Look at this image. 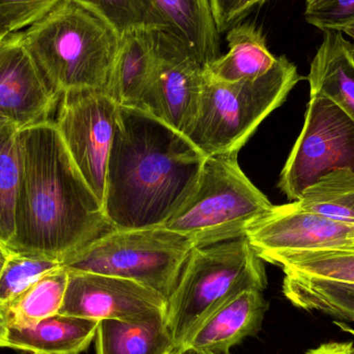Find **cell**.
Returning a JSON list of instances; mask_svg holds the SVG:
<instances>
[{
	"label": "cell",
	"mask_w": 354,
	"mask_h": 354,
	"mask_svg": "<svg viewBox=\"0 0 354 354\" xmlns=\"http://www.w3.org/2000/svg\"><path fill=\"white\" fill-rule=\"evenodd\" d=\"M155 73L139 109L185 135L197 114L205 68L170 29H153Z\"/></svg>",
	"instance_id": "obj_10"
},
{
	"label": "cell",
	"mask_w": 354,
	"mask_h": 354,
	"mask_svg": "<svg viewBox=\"0 0 354 354\" xmlns=\"http://www.w3.org/2000/svg\"><path fill=\"white\" fill-rule=\"evenodd\" d=\"M12 252V250L8 245H4V243L0 241V274H1L2 270H3L4 266H6Z\"/></svg>",
	"instance_id": "obj_34"
},
{
	"label": "cell",
	"mask_w": 354,
	"mask_h": 354,
	"mask_svg": "<svg viewBox=\"0 0 354 354\" xmlns=\"http://www.w3.org/2000/svg\"><path fill=\"white\" fill-rule=\"evenodd\" d=\"M62 0H0V29L18 32L41 20Z\"/></svg>",
	"instance_id": "obj_29"
},
{
	"label": "cell",
	"mask_w": 354,
	"mask_h": 354,
	"mask_svg": "<svg viewBox=\"0 0 354 354\" xmlns=\"http://www.w3.org/2000/svg\"><path fill=\"white\" fill-rule=\"evenodd\" d=\"M268 286L263 260L247 236L196 245L166 304L165 324L177 351L221 307L243 291Z\"/></svg>",
	"instance_id": "obj_4"
},
{
	"label": "cell",
	"mask_w": 354,
	"mask_h": 354,
	"mask_svg": "<svg viewBox=\"0 0 354 354\" xmlns=\"http://www.w3.org/2000/svg\"><path fill=\"white\" fill-rule=\"evenodd\" d=\"M317 1V0H307V6H309V4L314 3V2Z\"/></svg>",
	"instance_id": "obj_39"
},
{
	"label": "cell",
	"mask_w": 354,
	"mask_h": 354,
	"mask_svg": "<svg viewBox=\"0 0 354 354\" xmlns=\"http://www.w3.org/2000/svg\"><path fill=\"white\" fill-rule=\"evenodd\" d=\"M241 0H209L212 16L220 35L234 25V16Z\"/></svg>",
	"instance_id": "obj_30"
},
{
	"label": "cell",
	"mask_w": 354,
	"mask_h": 354,
	"mask_svg": "<svg viewBox=\"0 0 354 354\" xmlns=\"http://www.w3.org/2000/svg\"><path fill=\"white\" fill-rule=\"evenodd\" d=\"M349 53H351V58H353L354 62V43H351V45H349Z\"/></svg>",
	"instance_id": "obj_36"
},
{
	"label": "cell",
	"mask_w": 354,
	"mask_h": 354,
	"mask_svg": "<svg viewBox=\"0 0 354 354\" xmlns=\"http://www.w3.org/2000/svg\"><path fill=\"white\" fill-rule=\"evenodd\" d=\"M19 132L12 122L0 116V241L8 247L14 236L15 205L20 172Z\"/></svg>",
	"instance_id": "obj_25"
},
{
	"label": "cell",
	"mask_w": 354,
	"mask_h": 354,
	"mask_svg": "<svg viewBox=\"0 0 354 354\" xmlns=\"http://www.w3.org/2000/svg\"><path fill=\"white\" fill-rule=\"evenodd\" d=\"M305 354H313V353H312L311 349H309V351H308Z\"/></svg>",
	"instance_id": "obj_41"
},
{
	"label": "cell",
	"mask_w": 354,
	"mask_h": 354,
	"mask_svg": "<svg viewBox=\"0 0 354 354\" xmlns=\"http://www.w3.org/2000/svg\"><path fill=\"white\" fill-rule=\"evenodd\" d=\"M334 324L339 328V330H342V332L347 333V334L351 335V336H353L354 338V328H351L349 324H347V322L335 320Z\"/></svg>",
	"instance_id": "obj_35"
},
{
	"label": "cell",
	"mask_w": 354,
	"mask_h": 354,
	"mask_svg": "<svg viewBox=\"0 0 354 354\" xmlns=\"http://www.w3.org/2000/svg\"><path fill=\"white\" fill-rule=\"evenodd\" d=\"M301 79L286 56L254 80L218 82L205 75L197 114L185 136L206 157L237 155Z\"/></svg>",
	"instance_id": "obj_5"
},
{
	"label": "cell",
	"mask_w": 354,
	"mask_h": 354,
	"mask_svg": "<svg viewBox=\"0 0 354 354\" xmlns=\"http://www.w3.org/2000/svg\"><path fill=\"white\" fill-rule=\"evenodd\" d=\"M349 45L342 33L324 32L307 79L311 97L330 100L354 122V62Z\"/></svg>",
	"instance_id": "obj_17"
},
{
	"label": "cell",
	"mask_w": 354,
	"mask_h": 354,
	"mask_svg": "<svg viewBox=\"0 0 354 354\" xmlns=\"http://www.w3.org/2000/svg\"><path fill=\"white\" fill-rule=\"evenodd\" d=\"M59 101L27 50L23 32L6 35L0 41V116L25 130L54 122Z\"/></svg>",
	"instance_id": "obj_13"
},
{
	"label": "cell",
	"mask_w": 354,
	"mask_h": 354,
	"mask_svg": "<svg viewBox=\"0 0 354 354\" xmlns=\"http://www.w3.org/2000/svg\"><path fill=\"white\" fill-rule=\"evenodd\" d=\"M6 35H8V33L4 32V31H2L1 29H0V41H2V39H3Z\"/></svg>",
	"instance_id": "obj_38"
},
{
	"label": "cell",
	"mask_w": 354,
	"mask_h": 354,
	"mask_svg": "<svg viewBox=\"0 0 354 354\" xmlns=\"http://www.w3.org/2000/svg\"><path fill=\"white\" fill-rule=\"evenodd\" d=\"M157 52L153 29H137L120 37L105 93L120 106L139 109L155 73Z\"/></svg>",
	"instance_id": "obj_15"
},
{
	"label": "cell",
	"mask_w": 354,
	"mask_h": 354,
	"mask_svg": "<svg viewBox=\"0 0 354 354\" xmlns=\"http://www.w3.org/2000/svg\"><path fill=\"white\" fill-rule=\"evenodd\" d=\"M305 17L324 32H344L354 41V0H317L307 6Z\"/></svg>",
	"instance_id": "obj_28"
},
{
	"label": "cell",
	"mask_w": 354,
	"mask_h": 354,
	"mask_svg": "<svg viewBox=\"0 0 354 354\" xmlns=\"http://www.w3.org/2000/svg\"><path fill=\"white\" fill-rule=\"evenodd\" d=\"M341 169L354 170V122L334 102L313 95L279 189L288 200L297 201L320 177Z\"/></svg>",
	"instance_id": "obj_8"
},
{
	"label": "cell",
	"mask_w": 354,
	"mask_h": 354,
	"mask_svg": "<svg viewBox=\"0 0 354 354\" xmlns=\"http://www.w3.org/2000/svg\"><path fill=\"white\" fill-rule=\"evenodd\" d=\"M101 15L120 37L137 29H169L155 0H75Z\"/></svg>",
	"instance_id": "obj_26"
},
{
	"label": "cell",
	"mask_w": 354,
	"mask_h": 354,
	"mask_svg": "<svg viewBox=\"0 0 354 354\" xmlns=\"http://www.w3.org/2000/svg\"><path fill=\"white\" fill-rule=\"evenodd\" d=\"M62 266L59 260L12 252L0 274V301L10 305L44 274Z\"/></svg>",
	"instance_id": "obj_27"
},
{
	"label": "cell",
	"mask_w": 354,
	"mask_h": 354,
	"mask_svg": "<svg viewBox=\"0 0 354 354\" xmlns=\"http://www.w3.org/2000/svg\"><path fill=\"white\" fill-rule=\"evenodd\" d=\"M95 341L97 354H174L177 351L165 319L100 320Z\"/></svg>",
	"instance_id": "obj_20"
},
{
	"label": "cell",
	"mask_w": 354,
	"mask_h": 354,
	"mask_svg": "<svg viewBox=\"0 0 354 354\" xmlns=\"http://www.w3.org/2000/svg\"><path fill=\"white\" fill-rule=\"evenodd\" d=\"M23 39L60 97L78 89L105 91L120 45V33L107 20L75 0H62Z\"/></svg>",
	"instance_id": "obj_3"
},
{
	"label": "cell",
	"mask_w": 354,
	"mask_h": 354,
	"mask_svg": "<svg viewBox=\"0 0 354 354\" xmlns=\"http://www.w3.org/2000/svg\"><path fill=\"white\" fill-rule=\"evenodd\" d=\"M229 51L210 62L205 75L218 82L254 80L268 74L278 62L266 46L260 29L252 24H236L227 31Z\"/></svg>",
	"instance_id": "obj_18"
},
{
	"label": "cell",
	"mask_w": 354,
	"mask_h": 354,
	"mask_svg": "<svg viewBox=\"0 0 354 354\" xmlns=\"http://www.w3.org/2000/svg\"><path fill=\"white\" fill-rule=\"evenodd\" d=\"M10 326L12 324L8 306L0 301V348H6L8 346Z\"/></svg>",
	"instance_id": "obj_32"
},
{
	"label": "cell",
	"mask_w": 354,
	"mask_h": 354,
	"mask_svg": "<svg viewBox=\"0 0 354 354\" xmlns=\"http://www.w3.org/2000/svg\"><path fill=\"white\" fill-rule=\"evenodd\" d=\"M268 0H241L234 16V25L239 24L245 16L258 6H262ZM233 25V26H234Z\"/></svg>",
	"instance_id": "obj_33"
},
{
	"label": "cell",
	"mask_w": 354,
	"mask_h": 354,
	"mask_svg": "<svg viewBox=\"0 0 354 354\" xmlns=\"http://www.w3.org/2000/svg\"><path fill=\"white\" fill-rule=\"evenodd\" d=\"M120 105L100 89L64 93L54 120L79 172L103 203Z\"/></svg>",
	"instance_id": "obj_9"
},
{
	"label": "cell",
	"mask_w": 354,
	"mask_h": 354,
	"mask_svg": "<svg viewBox=\"0 0 354 354\" xmlns=\"http://www.w3.org/2000/svg\"><path fill=\"white\" fill-rule=\"evenodd\" d=\"M99 320L55 314L29 326H10L6 348L22 354H80L95 340Z\"/></svg>",
	"instance_id": "obj_16"
},
{
	"label": "cell",
	"mask_w": 354,
	"mask_h": 354,
	"mask_svg": "<svg viewBox=\"0 0 354 354\" xmlns=\"http://www.w3.org/2000/svg\"><path fill=\"white\" fill-rule=\"evenodd\" d=\"M260 258L272 254L354 249V225L301 209L295 201L272 205L245 230Z\"/></svg>",
	"instance_id": "obj_12"
},
{
	"label": "cell",
	"mask_w": 354,
	"mask_h": 354,
	"mask_svg": "<svg viewBox=\"0 0 354 354\" xmlns=\"http://www.w3.org/2000/svg\"><path fill=\"white\" fill-rule=\"evenodd\" d=\"M295 202L301 209L354 225V170H336L320 177Z\"/></svg>",
	"instance_id": "obj_22"
},
{
	"label": "cell",
	"mask_w": 354,
	"mask_h": 354,
	"mask_svg": "<svg viewBox=\"0 0 354 354\" xmlns=\"http://www.w3.org/2000/svg\"><path fill=\"white\" fill-rule=\"evenodd\" d=\"M19 157L12 251L62 262L114 229L54 122L20 131Z\"/></svg>",
	"instance_id": "obj_1"
},
{
	"label": "cell",
	"mask_w": 354,
	"mask_h": 354,
	"mask_svg": "<svg viewBox=\"0 0 354 354\" xmlns=\"http://www.w3.org/2000/svg\"><path fill=\"white\" fill-rule=\"evenodd\" d=\"M197 354H230V353H197Z\"/></svg>",
	"instance_id": "obj_40"
},
{
	"label": "cell",
	"mask_w": 354,
	"mask_h": 354,
	"mask_svg": "<svg viewBox=\"0 0 354 354\" xmlns=\"http://www.w3.org/2000/svg\"><path fill=\"white\" fill-rule=\"evenodd\" d=\"M179 354H197L195 353V351H178Z\"/></svg>",
	"instance_id": "obj_37"
},
{
	"label": "cell",
	"mask_w": 354,
	"mask_h": 354,
	"mask_svg": "<svg viewBox=\"0 0 354 354\" xmlns=\"http://www.w3.org/2000/svg\"><path fill=\"white\" fill-rule=\"evenodd\" d=\"M261 259L280 266L284 274L313 277L354 285V249L272 254Z\"/></svg>",
	"instance_id": "obj_23"
},
{
	"label": "cell",
	"mask_w": 354,
	"mask_h": 354,
	"mask_svg": "<svg viewBox=\"0 0 354 354\" xmlns=\"http://www.w3.org/2000/svg\"><path fill=\"white\" fill-rule=\"evenodd\" d=\"M268 310L262 291H243L209 316L178 351L230 353L233 346L259 332Z\"/></svg>",
	"instance_id": "obj_14"
},
{
	"label": "cell",
	"mask_w": 354,
	"mask_h": 354,
	"mask_svg": "<svg viewBox=\"0 0 354 354\" xmlns=\"http://www.w3.org/2000/svg\"><path fill=\"white\" fill-rule=\"evenodd\" d=\"M68 282L62 266L44 274L8 305L12 326H32L59 313Z\"/></svg>",
	"instance_id": "obj_24"
},
{
	"label": "cell",
	"mask_w": 354,
	"mask_h": 354,
	"mask_svg": "<svg viewBox=\"0 0 354 354\" xmlns=\"http://www.w3.org/2000/svg\"><path fill=\"white\" fill-rule=\"evenodd\" d=\"M174 354H179L178 351H176V353H174Z\"/></svg>",
	"instance_id": "obj_42"
},
{
	"label": "cell",
	"mask_w": 354,
	"mask_h": 354,
	"mask_svg": "<svg viewBox=\"0 0 354 354\" xmlns=\"http://www.w3.org/2000/svg\"><path fill=\"white\" fill-rule=\"evenodd\" d=\"M206 158L165 122L120 106L102 203L106 218L115 229L163 226L195 189Z\"/></svg>",
	"instance_id": "obj_2"
},
{
	"label": "cell",
	"mask_w": 354,
	"mask_h": 354,
	"mask_svg": "<svg viewBox=\"0 0 354 354\" xmlns=\"http://www.w3.org/2000/svg\"><path fill=\"white\" fill-rule=\"evenodd\" d=\"M169 29L195 54L204 68L221 56V35L209 0H155Z\"/></svg>",
	"instance_id": "obj_19"
},
{
	"label": "cell",
	"mask_w": 354,
	"mask_h": 354,
	"mask_svg": "<svg viewBox=\"0 0 354 354\" xmlns=\"http://www.w3.org/2000/svg\"><path fill=\"white\" fill-rule=\"evenodd\" d=\"M283 293L295 307L354 322V285L313 277L285 274Z\"/></svg>",
	"instance_id": "obj_21"
},
{
	"label": "cell",
	"mask_w": 354,
	"mask_h": 354,
	"mask_svg": "<svg viewBox=\"0 0 354 354\" xmlns=\"http://www.w3.org/2000/svg\"><path fill=\"white\" fill-rule=\"evenodd\" d=\"M166 304L161 295L134 281L68 272V286L59 314L99 322H149L165 319Z\"/></svg>",
	"instance_id": "obj_11"
},
{
	"label": "cell",
	"mask_w": 354,
	"mask_h": 354,
	"mask_svg": "<svg viewBox=\"0 0 354 354\" xmlns=\"http://www.w3.org/2000/svg\"><path fill=\"white\" fill-rule=\"evenodd\" d=\"M272 204L243 174L236 153L205 159L189 197L163 225L196 245L245 236V230Z\"/></svg>",
	"instance_id": "obj_6"
},
{
	"label": "cell",
	"mask_w": 354,
	"mask_h": 354,
	"mask_svg": "<svg viewBox=\"0 0 354 354\" xmlns=\"http://www.w3.org/2000/svg\"><path fill=\"white\" fill-rule=\"evenodd\" d=\"M311 351L313 354H354V343L328 342Z\"/></svg>",
	"instance_id": "obj_31"
},
{
	"label": "cell",
	"mask_w": 354,
	"mask_h": 354,
	"mask_svg": "<svg viewBox=\"0 0 354 354\" xmlns=\"http://www.w3.org/2000/svg\"><path fill=\"white\" fill-rule=\"evenodd\" d=\"M194 247L191 239L164 226L114 228L68 256L62 266L68 272L134 281L167 303Z\"/></svg>",
	"instance_id": "obj_7"
}]
</instances>
